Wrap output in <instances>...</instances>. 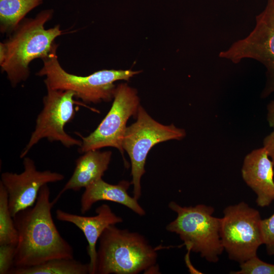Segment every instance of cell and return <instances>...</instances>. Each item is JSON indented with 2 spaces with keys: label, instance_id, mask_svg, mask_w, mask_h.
Returning a JSON list of instances; mask_svg holds the SVG:
<instances>
[{
  "label": "cell",
  "instance_id": "52a82bcc",
  "mask_svg": "<svg viewBox=\"0 0 274 274\" xmlns=\"http://www.w3.org/2000/svg\"><path fill=\"white\" fill-rule=\"evenodd\" d=\"M47 94L43 98V107L38 115L34 131L20 153V158L26 156L31 149L43 139L49 142H58L66 148L80 147L82 140L70 135L64 130L65 125L74 118L75 106H84L99 112L82 102L75 100L76 94L71 90H54L46 87Z\"/></svg>",
  "mask_w": 274,
  "mask_h": 274
},
{
  "label": "cell",
  "instance_id": "8992f818",
  "mask_svg": "<svg viewBox=\"0 0 274 274\" xmlns=\"http://www.w3.org/2000/svg\"><path fill=\"white\" fill-rule=\"evenodd\" d=\"M184 129L174 124L163 125L153 119L141 106L136 121L126 127L122 147L129 156L133 185V197L140 199L142 195L141 181L145 173V165L149 152L155 145L170 140H181L185 137Z\"/></svg>",
  "mask_w": 274,
  "mask_h": 274
},
{
  "label": "cell",
  "instance_id": "8fae6325",
  "mask_svg": "<svg viewBox=\"0 0 274 274\" xmlns=\"http://www.w3.org/2000/svg\"><path fill=\"white\" fill-rule=\"evenodd\" d=\"M23 164L24 170L20 174L5 172L1 175L0 182L8 193L9 209L13 217L34 205L44 185L64 178L60 173L37 170L35 161L28 157L23 158Z\"/></svg>",
  "mask_w": 274,
  "mask_h": 274
},
{
  "label": "cell",
  "instance_id": "d6986e66",
  "mask_svg": "<svg viewBox=\"0 0 274 274\" xmlns=\"http://www.w3.org/2000/svg\"><path fill=\"white\" fill-rule=\"evenodd\" d=\"M240 270L231 271L233 274H274V264L266 263L257 255L240 263Z\"/></svg>",
  "mask_w": 274,
  "mask_h": 274
},
{
  "label": "cell",
  "instance_id": "277c9868",
  "mask_svg": "<svg viewBox=\"0 0 274 274\" xmlns=\"http://www.w3.org/2000/svg\"><path fill=\"white\" fill-rule=\"evenodd\" d=\"M57 49L42 60L43 65L36 75L45 77L46 87L72 91L76 94V97L84 103L97 104L112 100L116 89L114 83L128 80L140 73L131 70H102L86 76L70 74L60 64Z\"/></svg>",
  "mask_w": 274,
  "mask_h": 274
},
{
  "label": "cell",
  "instance_id": "44dd1931",
  "mask_svg": "<svg viewBox=\"0 0 274 274\" xmlns=\"http://www.w3.org/2000/svg\"><path fill=\"white\" fill-rule=\"evenodd\" d=\"M261 227L267 253L274 255V213L269 217L261 220Z\"/></svg>",
  "mask_w": 274,
  "mask_h": 274
},
{
  "label": "cell",
  "instance_id": "ba28073f",
  "mask_svg": "<svg viewBox=\"0 0 274 274\" xmlns=\"http://www.w3.org/2000/svg\"><path fill=\"white\" fill-rule=\"evenodd\" d=\"M223 214L220 237L229 259L241 263L257 255L263 244L259 211L242 201L226 207Z\"/></svg>",
  "mask_w": 274,
  "mask_h": 274
},
{
  "label": "cell",
  "instance_id": "7a4b0ae2",
  "mask_svg": "<svg viewBox=\"0 0 274 274\" xmlns=\"http://www.w3.org/2000/svg\"><path fill=\"white\" fill-rule=\"evenodd\" d=\"M54 14L51 9L41 11L33 18H25L7 40L0 43V66L11 86L15 87L30 75L29 64L48 57L58 44L55 39L63 31L59 24L45 29Z\"/></svg>",
  "mask_w": 274,
  "mask_h": 274
},
{
  "label": "cell",
  "instance_id": "ffe728a7",
  "mask_svg": "<svg viewBox=\"0 0 274 274\" xmlns=\"http://www.w3.org/2000/svg\"><path fill=\"white\" fill-rule=\"evenodd\" d=\"M16 245H0V274H10L14 267Z\"/></svg>",
  "mask_w": 274,
  "mask_h": 274
},
{
  "label": "cell",
  "instance_id": "7c38bea8",
  "mask_svg": "<svg viewBox=\"0 0 274 274\" xmlns=\"http://www.w3.org/2000/svg\"><path fill=\"white\" fill-rule=\"evenodd\" d=\"M273 167L263 147L252 150L243 161V179L256 194V203L261 208L269 206L274 200Z\"/></svg>",
  "mask_w": 274,
  "mask_h": 274
},
{
  "label": "cell",
  "instance_id": "2e32d148",
  "mask_svg": "<svg viewBox=\"0 0 274 274\" xmlns=\"http://www.w3.org/2000/svg\"><path fill=\"white\" fill-rule=\"evenodd\" d=\"M43 0H0V31L11 35L25 16Z\"/></svg>",
  "mask_w": 274,
  "mask_h": 274
},
{
  "label": "cell",
  "instance_id": "4fadbf2b",
  "mask_svg": "<svg viewBox=\"0 0 274 274\" xmlns=\"http://www.w3.org/2000/svg\"><path fill=\"white\" fill-rule=\"evenodd\" d=\"M96 215L92 216L78 215L60 209L56 211V219L72 223L84 233L88 243L87 253L90 258V274H95L97 250L96 245L104 231L109 226L123 222L107 204H102L95 210Z\"/></svg>",
  "mask_w": 274,
  "mask_h": 274
},
{
  "label": "cell",
  "instance_id": "7402d4cb",
  "mask_svg": "<svg viewBox=\"0 0 274 274\" xmlns=\"http://www.w3.org/2000/svg\"><path fill=\"white\" fill-rule=\"evenodd\" d=\"M273 130L263 139V147L266 150L274 165V128Z\"/></svg>",
  "mask_w": 274,
  "mask_h": 274
},
{
  "label": "cell",
  "instance_id": "3957f363",
  "mask_svg": "<svg viewBox=\"0 0 274 274\" xmlns=\"http://www.w3.org/2000/svg\"><path fill=\"white\" fill-rule=\"evenodd\" d=\"M157 252L147 238L137 232L108 226L99 238L95 274H138L153 272Z\"/></svg>",
  "mask_w": 274,
  "mask_h": 274
},
{
  "label": "cell",
  "instance_id": "6da1fadb",
  "mask_svg": "<svg viewBox=\"0 0 274 274\" xmlns=\"http://www.w3.org/2000/svg\"><path fill=\"white\" fill-rule=\"evenodd\" d=\"M47 184L40 189L33 206L14 217L18 233L14 267H25L56 258H74L72 246L60 235L53 221Z\"/></svg>",
  "mask_w": 274,
  "mask_h": 274
},
{
  "label": "cell",
  "instance_id": "5b68a950",
  "mask_svg": "<svg viewBox=\"0 0 274 274\" xmlns=\"http://www.w3.org/2000/svg\"><path fill=\"white\" fill-rule=\"evenodd\" d=\"M168 208L177 217L166 225V230L179 235L189 251L217 262L224 248L220 237L221 218L213 216L214 209L202 204L182 207L175 201L170 202Z\"/></svg>",
  "mask_w": 274,
  "mask_h": 274
},
{
  "label": "cell",
  "instance_id": "9a60e30c",
  "mask_svg": "<svg viewBox=\"0 0 274 274\" xmlns=\"http://www.w3.org/2000/svg\"><path fill=\"white\" fill-rule=\"evenodd\" d=\"M131 182L122 180L117 184H109L102 178L92 183L86 188L81 198V213L88 212L98 201L107 200L122 204L140 216L146 215V211L137 199L130 196L127 190Z\"/></svg>",
  "mask_w": 274,
  "mask_h": 274
},
{
  "label": "cell",
  "instance_id": "30bf717a",
  "mask_svg": "<svg viewBox=\"0 0 274 274\" xmlns=\"http://www.w3.org/2000/svg\"><path fill=\"white\" fill-rule=\"evenodd\" d=\"M140 99L136 90L127 84H121L116 87L112 107L107 115L90 134L80 137L82 145L78 152L84 153L104 147H114L123 153L122 142L129 118L136 116Z\"/></svg>",
  "mask_w": 274,
  "mask_h": 274
},
{
  "label": "cell",
  "instance_id": "5bb4252c",
  "mask_svg": "<svg viewBox=\"0 0 274 274\" xmlns=\"http://www.w3.org/2000/svg\"><path fill=\"white\" fill-rule=\"evenodd\" d=\"M112 153L110 151L93 150L84 153L76 161L72 176L52 201L54 205L66 191H78L102 178L108 169Z\"/></svg>",
  "mask_w": 274,
  "mask_h": 274
},
{
  "label": "cell",
  "instance_id": "e0dca14e",
  "mask_svg": "<svg viewBox=\"0 0 274 274\" xmlns=\"http://www.w3.org/2000/svg\"><path fill=\"white\" fill-rule=\"evenodd\" d=\"M89 263H83L74 258H56L39 265L14 267L10 274H87Z\"/></svg>",
  "mask_w": 274,
  "mask_h": 274
},
{
  "label": "cell",
  "instance_id": "9c48e42d",
  "mask_svg": "<svg viewBox=\"0 0 274 274\" xmlns=\"http://www.w3.org/2000/svg\"><path fill=\"white\" fill-rule=\"evenodd\" d=\"M234 63L245 58L255 59L266 67V81L261 96L274 92V0H267L264 10L256 16V25L246 38L233 43L219 54Z\"/></svg>",
  "mask_w": 274,
  "mask_h": 274
},
{
  "label": "cell",
  "instance_id": "ac0fdd59",
  "mask_svg": "<svg viewBox=\"0 0 274 274\" xmlns=\"http://www.w3.org/2000/svg\"><path fill=\"white\" fill-rule=\"evenodd\" d=\"M18 233L9 206L8 193L0 182V245H16Z\"/></svg>",
  "mask_w": 274,
  "mask_h": 274
},
{
  "label": "cell",
  "instance_id": "603a6c76",
  "mask_svg": "<svg viewBox=\"0 0 274 274\" xmlns=\"http://www.w3.org/2000/svg\"><path fill=\"white\" fill-rule=\"evenodd\" d=\"M267 121L269 126L274 128V100L270 101L267 106Z\"/></svg>",
  "mask_w": 274,
  "mask_h": 274
}]
</instances>
